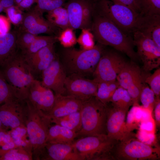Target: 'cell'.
Segmentation results:
<instances>
[{
	"label": "cell",
	"mask_w": 160,
	"mask_h": 160,
	"mask_svg": "<svg viewBox=\"0 0 160 160\" xmlns=\"http://www.w3.org/2000/svg\"><path fill=\"white\" fill-rule=\"evenodd\" d=\"M91 27L94 37L99 43L113 47L126 55L132 61L139 59L134 49L133 39L107 18L97 15Z\"/></svg>",
	"instance_id": "obj_1"
},
{
	"label": "cell",
	"mask_w": 160,
	"mask_h": 160,
	"mask_svg": "<svg viewBox=\"0 0 160 160\" xmlns=\"http://www.w3.org/2000/svg\"><path fill=\"white\" fill-rule=\"evenodd\" d=\"M103 46L99 43L88 50L64 48L59 59L67 76H92L104 51Z\"/></svg>",
	"instance_id": "obj_2"
},
{
	"label": "cell",
	"mask_w": 160,
	"mask_h": 160,
	"mask_svg": "<svg viewBox=\"0 0 160 160\" xmlns=\"http://www.w3.org/2000/svg\"><path fill=\"white\" fill-rule=\"evenodd\" d=\"M0 70L17 97L25 100L35 79L21 54L16 52L0 67Z\"/></svg>",
	"instance_id": "obj_3"
},
{
	"label": "cell",
	"mask_w": 160,
	"mask_h": 160,
	"mask_svg": "<svg viewBox=\"0 0 160 160\" xmlns=\"http://www.w3.org/2000/svg\"><path fill=\"white\" fill-rule=\"evenodd\" d=\"M108 108V104L103 103L96 96L82 101L80 110L81 127L77 133L78 137L106 134Z\"/></svg>",
	"instance_id": "obj_4"
},
{
	"label": "cell",
	"mask_w": 160,
	"mask_h": 160,
	"mask_svg": "<svg viewBox=\"0 0 160 160\" xmlns=\"http://www.w3.org/2000/svg\"><path fill=\"white\" fill-rule=\"evenodd\" d=\"M28 112L25 122L27 133L32 148L33 159L40 160L46 143L50 119L26 100Z\"/></svg>",
	"instance_id": "obj_5"
},
{
	"label": "cell",
	"mask_w": 160,
	"mask_h": 160,
	"mask_svg": "<svg viewBox=\"0 0 160 160\" xmlns=\"http://www.w3.org/2000/svg\"><path fill=\"white\" fill-rule=\"evenodd\" d=\"M118 142L106 134H101L80 137L72 145L82 160H112Z\"/></svg>",
	"instance_id": "obj_6"
},
{
	"label": "cell",
	"mask_w": 160,
	"mask_h": 160,
	"mask_svg": "<svg viewBox=\"0 0 160 160\" xmlns=\"http://www.w3.org/2000/svg\"><path fill=\"white\" fill-rule=\"evenodd\" d=\"M159 147L153 148L138 139L133 133L124 140L118 141L115 147L114 160H157L159 159Z\"/></svg>",
	"instance_id": "obj_7"
},
{
	"label": "cell",
	"mask_w": 160,
	"mask_h": 160,
	"mask_svg": "<svg viewBox=\"0 0 160 160\" xmlns=\"http://www.w3.org/2000/svg\"><path fill=\"white\" fill-rule=\"evenodd\" d=\"M99 14L107 18L125 33L135 31L140 14L110 0H100Z\"/></svg>",
	"instance_id": "obj_8"
},
{
	"label": "cell",
	"mask_w": 160,
	"mask_h": 160,
	"mask_svg": "<svg viewBox=\"0 0 160 160\" xmlns=\"http://www.w3.org/2000/svg\"><path fill=\"white\" fill-rule=\"evenodd\" d=\"M145 77L139 66L132 60L127 62L117 75L116 80L119 86L128 91L132 100L133 105H139Z\"/></svg>",
	"instance_id": "obj_9"
},
{
	"label": "cell",
	"mask_w": 160,
	"mask_h": 160,
	"mask_svg": "<svg viewBox=\"0 0 160 160\" xmlns=\"http://www.w3.org/2000/svg\"><path fill=\"white\" fill-rule=\"evenodd\" d=\"M27 112L26 100L15 97L0 105V120L5 128L26 129Z\"/></svg>",
	"instance_id": "obj_10"
},
{
	"label": "cell",
	"mask_w": 160,
	"mask_h": 160,
	"mask_svg": "<svg viewBox=\"0 0 160 160\" xmlns=\"http://www.w3.org/2000/svg\"><path fill=\"white\" fill-rule=\"evenodd\" d=\"M133 41L137 53L142 61L143 69L147 73L160 65V47L150 38L137 31L133 32Z\"/></svg>",
	"instance_id": "obj_11"
},
{
	"label": "cell",
	"mask_w": 160,
	"mask_h": 160,
	"mask_svg": "<svg viewBox=\"0 0 160 160\" xmlns=\"http://www.w3.org/2000/svg\"><path fill=\"white\" fill-rule=\"evenodd\" d=\"M127 61L118 53L103 51L92 76L97 83L116 80Z\"/></svg>",
	"instance_id": "obj_12"
},
{
	"label": "cell",
	"mask_w": 160,
	"mask_h": 160,
	"mask_svg": "<svg viewBox=\"0 0 160 160\" xmlns=\"http://www.w3.org/2000/svg\"><path fill=\"white\" fill-rule=\"evenodd\" d=\"M98 83L76 74L67 76L65 86V95L74 97L82 101L96 96Z\"/></svg>",
	"instance_id": "obj_13"
},
{
	"label": "cell",
	"mask_w": 160,
	"mask_h": 160,
	"mask_svg": "<svg viewBox=\"0 0 160 160\" xmlns=\"http://www.w3.org/2000/svg\"><path fill=\"white\" fill-rule=\"evenodd\" d=\"M128 111L108 105L106 127V134L110 137L121 141L133 134L129 132L125 121Z\"/></svg>",
	"instance_id": "obj_14"
},
{
	"label": "cell",
	"mask_w": 160,
	"mask_h": 160,
	"mask_svg": "<svg viewBox=\"0 0 160 160\" xmlns=\"http://www.w3.org/2000/svg\"><path fill=\"white\" fill-rule=\"evenodd\" d=\"M42 84L52 90L55 95H65V81L67 75L57 57L41 73Z\"/></svg>",
	"instance_id": "obj_15"
},
{
	"label": "cell",
	"mask_w": 160,
	"mask_h": 160,
	"mask_svg": "<svg viewBox=\"0 0 160 160\" xmlns=\"http://www.w3.org/2000/svg\"><path fill=\"white\" fill-rule=\"evenodd\" d=\"M55 99L53 92L43 86L41 81L35 79L30 87L26 100L47 114L52 109Z\"/></svg>",
	"instance_id": "obj_16"
},
{
	"label": "cell",
	"mask_w": 160,
	"mask_h": 160,
	"mask_svg": "<svg viewBox=\"0 0 160 160\" xmlns=\"http://www.w3.org/2000/svg\"><path fill=\"white\" fill-rule=\"evenodd\" d=\"M54 44H51L32 54H21L33 74L41 73L56 58Z\"/></svg>",
	"instance_id": "obj_17"
},
{
	"label": "cell",
	"mask_w": 160,
	"mask_h": 160,
	"mask_svg": "<svg viewBox=\"0 0 160 160\" xmlns=\"http://www.w3.org/2000/svg\"><path fill=\"white\" fill-rule=\"evenodd\" d=\"M40 160H82L71 144L47 143Z\"/></svg>",
	"instance_id": "obj_18"
},
{
	"label": "cell",
	"mask_w": 160,
	"mask_h": 160,
	"mask_svg": "<svg viewBox=\"0 0 160 160\" xmlns=\"http://www.w3.org/2000/svg\"><path fill=\"white\" fill-rule=\"evenodd\" d=\"M82 101L67 95H55L53 105L46 114L50 119L63 117L80 111Z\"/></svg>",
	"instance_id": "obj_19"
},
{
	"label": "cell",
	"mask_w": 160,
	"mask_h": 160,
	"mask_svg": "<svg viewBox=\"0 0 160 160\" xmlns=\"http://www.w3.org/2000/svg\"><path fill=\"white\" fill-rule=\"evenodd\" d=\"M135 31L150 38L160 47V15H140Z\"/></svg>",
	"instance_id": "obj_20"
},
{
	"label": "cell",
	"mask_w": 160,
	"mask_h": 160,
	"mask_svg": "<svg viewBox=\"0 0 160 160\" xmlns=\"http://www.w3.org/2000/svg\"><path fill=\"white\" fill-rule=\"evenodd\" d=\"M78 137L76 132L55 124L51 125L49 128L46 143L71 144Z\"/></svg>",
	"instance_id": "obj_21"
},
{
	"label": "cell",
	"mask_w": 160,
	"mask_h": 160,
	"mask_svg": "<svg viewBox=\"0 0 160 160\" xmlns=\"http://www.w3.org/2000/svg\"><path fill=\"white\" fill-rule=\"evenodd\" d=\"M85 0H69L65 7L67 9L70 27L73 30L84 28L83 8Z\"/></svg>",
	"instance_id": "obj_22"
},
{
	"label": "cell",
	"mask_w": 160,
	"mask_h": 160,
	"mask_svg": "<svg viewBox=\"0 0 160 160\" xmlns=\"http://www.w3.org/2000/svg\"><path fill=\"white\" fill-rule=\"evenodd\" d=\"M17 34L9 31L0 34V67L16 52Z\"/></svg>",
	"instance_id": "obj_23"
},
{
	"label": "cell",
	"mask_w": 160,
	"mask_h": 160,
	"mask_svg": "<svg viewBox=\"0 0 160 160\" xmlns=\"http://www.w3.org/2000/svg\"><path fill=\"white\" fill-rule=\"evenodd\" d=\"M47 20L58 28L63 30L70 28L67 11L62 6L47 12Z\"/></svg>",
	"instance_id": "obj_24"
},
{
	"label": "cell",
	"mask_w": 160,
	"mask_h": 160,
	"mask_svg": "<svg viewBox=\"0 0 160 160\" xmlns=\"http://www.w3.org/2000/svg\"><path fill=\"white\" fill-rule=\"evenodd\" d=\"M110 102L113 106L127 111L133 105L132 100L127 90L120 86L112 96Z\"/></svg>",
	"instance_id": "obj_25"
},
{
	"label": "cell",
	"mask_w": 160,
	"mask_h": 160,
	"mask_svg": "<svg viewBox=\"0 0 160 160\" xmlns=\"http://www.w3.org/2000/svg\"><path fill=\"white\" fill-rule=\"evenodd\" d=\"M50 120L52 123L59 125L76 133L80 130L81 128L80 111L63 117Z\"/></svg>",
	"instance_id": "obj_26"
},
{
	"label": "cell",
	"mask_w": 160,
	"mask_h": 160,
	"mask_svg": "<svg viewBox=\"0 0 160 160\" xmlns=\"http://www.w3.org/2000/svg\"><path fill=\"white\" fill-rule=\"evenodd\" d=\"M119 86L116 80L98 83L96 97L100 101L107 105L117 88Z\"/></svg>",
	"instance_id": "obj_27"
},
{
	"label": "cell",
	"mask_w": 160,
	"mask_h": 160,
	"mask_svg": "<svg viewBox=\"0 0 160 160\" xmlns=\"http://www.w3.org/2000/svg\"><path fill=\"white\" fill-rule=\"evenodd\" d=\"M32 155L21 146L8 150L0 148V160H31Z\"/></svg>",
	"instance_id": "obj_28"
},
{
	"label": "cell",
	"mask_w": 160,
	"mask_h": 160,
	"mask_svg": "<svg viewBox=\"0 0 160 160\" xmlns=\"http://www.w3.org/2000/svg\"><path fill=\"white\" fill-rule=\"evenodd\" d=\"M145 108L139 105L133 106L128 113L126 122V126L129 132L139 127L141 122L144 119Z\"/></svg>",
	"instance_id": "obj_29"
},
{
	"label": "cell",
	"mask_w": 160,
	"mask_h": 160,
	"mask_svg": "<svg viewBox=\"0 0 160 160\" xmlns=\"http://www.w3.org/2000/svg\"><path fill=\"white\" fill-rule=\"evenodd\" d=\"M57 37L53 36H38L31 44L26 48L21 51L23 55L34 53L43 48L53 43H55Z\"/></svg>",
	"instance_id": "obj_30"
},
{
	"label": "cell",
	"mask_w": 160,
	"mask_h": 160,
	"mask_svg": "<svg viewBox=\"0 0 160 160\" xmlns=\"http://www.w3.org/2000/svg\"><path fill=\"white\" fill-rule=\"evenodd\" d=\"M141 15H160V0H136Z\"/></svg>",
	"instance_id": "obj_31"
},
{
	"label": "cell",
	"mask_w": 160,
	"mask_h": 160,
	"mask_svg": "<svg viewBox=\"0 0 160 160\" xmlns=\"http://www.w3.org/2000/svg\"><path fill=\"white\" fill-rule=\"evenodd\" d=\"M58 28L43 17L35 24L25 31L37 35L41 33L52 34L56 33Z\"/></svg>",
	"instance_id": "obj_32"
},
{
	"label": "cell",
	"mask_w": 160,
	"mask_h": 160,
	"mask_svg": "<svg viewBox=\"0 0 160 160\" xmlns=\"http://www.w3.org/2000/svg\"><path fill=\"white\" fill-rule=\"evenodd\" d=\"M143 107L152 112L156 101V97L153 91L148 85L144 84L140 97Z\"/></svg>",
	"instance_id": "obj_33"
},
{
	"label": "cell",
	"mask_w": 160,
	"mask_h": 160,
	"mask_svg": "<svg viewBox=\"0 0 160 160\" xmlns=\"http://www.w3.org/2000/svg\"><path fill=\"white\" fill-rule=\"evenodd\" d=\"M42 14L35 8L23 14L20 30L25 31L43 18Z\"/></svg>",
	"instance_id": "obj_34"
},
{
	"label": "cell",
	"mask_w": 160,
	"mask_h": 160,
	"mask_svg": "<svg viewBox=\"0 0 160 160\" xmlns=\"http://www.w3.org/2000/svg\"><path fill=\"white\" fill-rule=\"evenodd\" d=\"M15 97H17L0 70V105Z\"/></svg>",
	"instance_id": "obj_35"
},
{
	"label": "cell",
	"mask_w": 160,
	"mask_h": 160,
	"mask_svg": "<svg viewBox=\"0 0 160 160\" xmlns=\"http://www.w3.org/2000/svg\"><path fill=\"white\" fill-rule=\"evenodd\" d=\"M81 33L77 39V42L82 49L88 50L92 49L95 46L94 36L89 29H81Z\"/></svg>",
	"instance_id": "obj_36"
},
{
	"label": "cell",
	"mask_w": 160,
	"mask_h": 160,
	"mask_svg": "<svg viewBox=\"0 0 160 160\" xmlns=\"http://www.w3.org/2000/svg\"><path fill=\"white\" fill-rule=\"evenodd\" d=\"M65 0H36V5L35 8L42 14L62 6Z\"/></svg>",
	"instance_id": "obj_37"
},
{
	"label": "cell",
	"mask_w": 160,
	"mask_h": 160,
	"mask_svg": "<svg viewBox=\"0 0 160 160\" xmlns=\"http://www.w3.org/2000/svg\"><path fill=\"white\" fill-rule=\"evenodd\" d=\"M73 30L70 28L63 30L57 37L64 48L71 47L76 44L77 39Z\"/></svg>",
	"instance_id": "obj_38"
},
{
	"label": "cell",
	"mask_w": 160,
	"mask_h": 160,
	"mask_svg": "<svg viewBox=\"0 0 160 160\" xmlns=\"http://www.w3.org/2000/svg\"><path fill=\"white\" fill-rule=\"evenodd\" d=\"M145 82L147 84L153 91L156 99H159L160 95V68L157 69L151 74H146Z\"/></svg>",
	"instance_id": "obj_39"
},
{
	"label": "cell",
	"mask_w": 160,
	"mask_h": 160,
	"mask_svg": "<svg viewBox=\"0 0 160 160\" xmlns=\"http://www.w3.org/2000/svg\"><path fill=\"white\" fill-rule=\"evenodd\" d=\"M37 36L27 31L20 30L17 34V47L21 51L24 50L31 44Z\"/></svg>",
	"instance_id": "obj_40"
},
{
	"label": "cell",
	"mask_w": 160,
	"mask_h": 160,
	"mask_svg": "<svg viewBox=\"0 0 160 160\" xmlns=\"http://www.w3.org/2000/svg\"><path fill=\"white\" fill-rule=\"evenodd\" d=\"M7 17L10 23L15 25H20L22 23L23 14L22 10L17 6L14 5L5 9Z\"/></svg>",
	"instance_id": "obj_41"
},
{
	"label": "cell",
	"mask_w": 160,
	"mask_h": 160,
	"mask_svg": "<svg viewBox=\"0 0 160 160\" xmlns=\"http://www.w3.org/2000/svg\"><path fill=\"white\" fill-rule=\"evenodd\" d=\"M91 0H85L83 8V18L84 28L89 29L94 6Z\"/></svg>",
	"instance_id": "obj_42"
},
{
	"label": "cell",
	"mask_w": 160,
	"mask_h": 160,
	"mask_svg": "<svg viewBox=\"0 0 160 160\" xmlns=\"http://www.w3.org/2000/svg\"><path fill=\"white\" fill-rule=\"evenodd\" d=\"M136 136L141 142L151 145L154 144L156 140L153 132H148L139 129Z\"/></svg>",
	"instance_id": "obj_43"
},
{
	"label": "cell",
	"mask_w": 160,
	"mask_h": 160,
	"mask_svg": "<svg viewBox=\"0 0 160 160\" xmlns=\"http://www.w3.org/2000/svg\"><path fill=\"white\" fill-rule=\"evenodd\" d=\"M113 2L129 8L135 12L140 13L136 0H110Z\"/></svg>",
	"instance_id": "obj_44"
},
{
	"label": "cell",
	"mask_w": 160,
	"mask_h": 160,
	"mask_svg": "<svg viewBox=\"0 0 160 160\" xmlns=\"http://www.w3.org/2000/svg\"><path fill=\"white\" fill-rule=\"evenodd\" d=\"M154 121L152 117L149 119L142 121L139 129L148 132H154Z\"/></svg>",
	"instance_id": "obj_45"
},
{
	"label": "cell",
	"mask_w": 160,
	"mask_h": 160,
	"mask_svg": "<svg viewBox=\"0 0 160 160\" xmlns=\"http://www.w3.org/2000/svg\"><path fill=\"white\" fill-rule=\"evenodd\" d=\"M10 28V22L7 17L0 15V34L7 33Z\"/></svg>",
	"instance_id": "obj_46"
},
{
	"label": "cell",
	"mask_w": 160,
	"mask_h": 160,
	"mask_svg": "<svg viewBox=\"0 0 160 160\" xmlns=\"http://www.w3.org/2000/svg\"><path fill=\"white\" fill-rule=\"evenodd\" d=\"M13 140L10 133L6 132L5 129L0 131V146L1 147L7 143Z\"/></svg>",
	"instance_id": "obj_47"
},
{
	"label": "cell",
	"mask_w": 160,
	"mask_h": 160,
	"mask_svg": "<svg viewBox=\"0 0 160 160\" xmlns=\"http://www.w3.org/2000/svg\"><path fill=\"white\" fill-rule=\"evenodd\" d=\"M154 113L155 122L157 126L159 127L160 124V100L159 99H156L154 106Z\"/></svg>",
	"instance_id": "obj_48"
},
{
	"label": "cell",
	"mask_w": 160,
	"mask_h": 160,
	"mask_svg": "<svg viewBox=\"0 0 160 160\" xmlns=\"http://www.w3.org/2000/svg\"><path fill=\"white\" fill-rule=\"evenodd\" d=\"M35 2L36 0H23L17 6L22 10L29 8Z\"/></svg>",
	"instance_id": "obj_49"
},
{
	"label": "cell",
	"mask_w": 160,
	"mask_h": 160,
	"mask_svg": "<svg viewBox=\"0 0 160 160\" xmlns=\"http://www.w3.org/2000/svg\"><path fill=\"white\" fill-rule=\"evenodd\" d=\"M0 2L4 10L7 8L15 5L14 0H0Z\"/></svg>",
	"instance_id": "obj_50"
},
{
	"label": "cell",
	"mask_w": 160,
	"mask_h": 160,
	"mask_svg": "<svg viewBox=\"0 0 160 160\" xmlns=\"http://www.w3.org/2000/svg\"><path fill=\"white\" fill-rule=\"evenodd\" d=\"M23 0H14L15 4L17 6Z\"/></svg>",
	"instance_id": "obj_51"
},
{
	"label": "cell",
	"mask_w": 160,
	"mask_h": 160,
	"mask_svg": "<svg viewBox=\"0 0 160 160\" xmlns=\"http://www.w3.org/2000/svg\"><path fill=\"white\" fill-rule=\"evenodd\" d=\"M5 128L3 125L1 121L0 120V131L1 130L4 129Z\"/></svg>",
	"instance_id": "obj_52"
},
{
	"label": "cell",
	"mask_w": 160,
	"mask_h": 160,
	"mask_svg": "<svg viewBox=\"0 0 160 160\" xmlns=\"http://www.w3.org/2000/svg\"><path fill=\"white\" fill-rule=\"evenodd\" d=\"M4 11V9L0 2V13Z\"/></svg>",
	"instance_id": "obj_53"
}]
</instances>
